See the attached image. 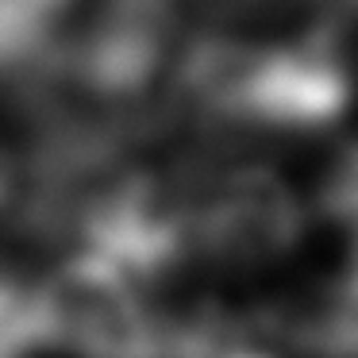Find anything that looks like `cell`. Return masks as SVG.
<instances>
[{
	"label": "cell",
	"mask_w": 358,
	"mask_h": 358,
	"mask_svg": "<svg viewBox=\"0 0 358 358\" xmlns=\"http://www.w3.org/2000/svg\"><path fill=\"white\" fill-rule=\"evenodd\" d=\"M35 304L47 347L73 358H173V327L143 285L85 250L35 289Z\"/></svg>",
	"instance_id": "cell-1"
},
{
	"label": "cell",
	"mask_w": 358,
	"mask_h": 358,
	"mask_svg": "<svg viewBox=\"0 0 358 358\" xmlns=\"http://www.w3.org/2000/svg\"><path fill=\"white\" fill-rule=\"evenodd\" d=\"M196 250L224 270H255L285 258L304 235L293 189L270 170H235L196 204L189 224Z\"/></svg>",
	"instance_id": "cell-2"
},
{
	"label": "cell",
	"mask_w": 358,
	"mask_h": 358,
	"mask_svg": "<svg viewBox=\"0 0 358 358\" xmlns=\"http://www.w3.org/2000/svg\"><path fill=\"white\" fill-rule=\"evenodd\" d=\"M301 331L320 358H358V266L335 281Z\"/></svg>",
	"instance_id": "cell-3"
},
{
	"label": "cell",
	"mask_w": 358,
	"mask_h": 358,
	"mask_svg": "<svg viewBox=\"0 0 358 358\" xmlns=\"http://www.w3.org/2000/svg\"><path fill=\"white\" fill-rule=\"evenodd\" d=\"M39 347H47V339L35 293L0 281V358H31Z\"/></svg>",
	"instance_id": "cell-4"
},
{
	"label": "cell",
	"mask_w": 358,
	"mask_h": 358,
	"mask_svg": "<svg viewBox=\"0 0 358 358\" xmlns=\"http://www.w3.org/2000/svg\"><path fill=\"white\" fill-rule=\"evenodd\" d=\"M324 208L350 239H358V147L335 166L331 181L324 189Z\"/></svg>",
	"instance_id": "cell-5"
}]
</instances>
